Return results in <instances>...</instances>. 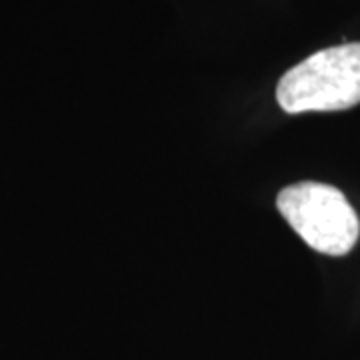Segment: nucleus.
Segmentation results:
<instances>
[{
  "label": "nucleus",
  "mask_w": 360,
  "mask_h": 360,
  "mask_svg": "<svg viewBox=\"0 0 360 360\" xmlns=\"http://www.w3.org/2000/svg\"><path fill=\"white\" fill-rule=\"evenodd\" d=\"M284 112H333L360 103V42L314 52L292 66L276 86Z\"/></svg>",
  "instance_id": "nucleus-1"
},
{
  "label": "nucleus",
  "mask_w": 360,
  "mask_h": 360,
  "mask_svg": "<svg viewBox=\"0 0 360 360\" xmlns=\"http://www.w3.org/2000/svg\"><path fill=\"white\" fill-rule=\"evenodd\" d=\"M276 206L296 234L316 252L345 257L359 240V217L347 196L330 184L296 182L281 191Z\"/></svg>",
  "instance_id": "nucleus-2"
}]
</instances>
